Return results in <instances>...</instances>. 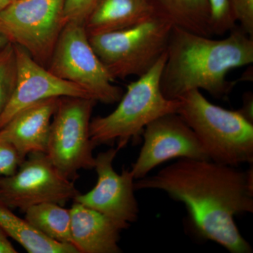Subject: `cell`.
I'll return each mask as SVG.
<instances>
[{"instance_id": "6da1fadb", "label": "cell", "mask_w": 253, "mask_h": 253, "mask_svg": "<svg viewBox=\"0 0 253 253\" xmlns=\"http://www.w3.org/2000/svg\"><path fill=\"white\" fill-rule=\"evenodd\" d=\"M134 186L161 190L183 203L202 239L232 253L253 252L234 220L239 214L253 212V167L245 171L211 160L179 158Z\"/></svg>"}, {"instance_id": "7a4b0ae2", "label": "cell", "mask_w": 253, "mask_h": 253, "mask_svg": "<svg viewBox=\"0 0 253 253\" xmlns=\"http://www.w3.org/2000/svg\"><path fill=\"white\" fill-rule=\"evenodd\" d=\"M253 63V37L237 25L221 40L174 26L160 82L161 91L169 99H179L194 89L223 99L235 85L226 80L228 73Z\"/></svg>"}, {"instance_id": "3957f363", "label": "cell", "mask_w": 253, "mask_h": 253, "mask_svg": "<svg viewBox=\"0 0 253 253\" xmlns=\"http://www.w3.org/2000/svg\"><path fill=\"white\" fill-rule=\"evenodd\" d=\"M177 113L194 131L208 158L239 167L253 162V123L237 111L212 104L199 89L179 99Z\"/></svg>"}, {"instance_id": "277c9868", "label": "cell", "mask_w": 253, "mask_h": 253, "mask_svg": "<svg viewBox=\"0 0 253 253\" xmlns=\"http://www.w3.org/2000/svg\"><path fill=\"white\" fill-rule=\"evenodd\" d=\"M166 52L136 81L128 84L117 107L107 116L91 119L90 138L95 146L117 141L119 151L139 139L149 123L165 115L177 113L179 99H167L161 89Z\"/></svg>"}, {"instance_id": "5b68a950", "label": "cell", "mask_w": 253, "mask_h": 253, "mask_svg": "<svg viewBox=\"0 0 253 253\" xmlns=\"http://www.w3.org/2000/svg\"><path fill=\"white\" fill-rule=\"evenodd\" d=\"M173 27L170 21L155 14L136 26L94 35L89 39L113 81L140 77L167 51Z\"/></svg>"}, {"instance_id": "8992f818", "label": "cell", "mask_w": 253, "mask_h": 253, "mask_svg": "<svg viewBox=\"0 0 253 253\" xmlns=\"http://www.w3.org/2000/svg\"><path fill=\"white\" fill-rule=\"evenodd\" d=\"M46 68L81 86L96 102L113 104L122 97L123 89L113 84L114 81L91 45L84 23H66Z\"/></svg>"}, {"instance_id": "52a82bcc", "label": "cell", "mask_w": 253, "mask_h": 253, "mask_svg": "<svg viewBox=\"0 0 253 253\" xmlns=\"http://www.w3.org/2000/svg\"><path fill=\"white\" fill-rule=\"evenodd\" d=\"M96 101L87 98H59L50 127L46 154L63 176L74 181L80 169L94 168L90 138L91 114Z\"/></svg>"}, {"instance_id": "ba28073f", "label": "cell", "mask_w": 253, "mask_h": 253, "mask_svg": "<svg viewBox=\"0 0 253 253\" xmlns=\"http://www.w3.org/2000/svg\"><path fill=\"white\" fill-rule=\"evenodd\" d=\"M66 0H16L0 12V36L44 67L66 24Z\"/></svg>"}, {"instance_id": "9c48e42d", "label": "cell", "mask_w": 253, "mask_h": 253, "mask_svg": "<svg viewBox=\"0 0 253 253\" xmlns=\"http://www.w3.org/2000/svg\"><path fill=\"white\" fill-rule=\"evenodd\" d=\"M79 194L73 181L58 170L46 153H32L14 174L0 177V201L23 212L44 203L63 206Z\"/></svg>"}, {"instance_id": "30bf717a", "label": "cell", "mask_w": 253, "mask_h": 253, "mask_svg": "<svg viewBox=\"0 0 253 253\" xmlns=\"http://www.w3.org/2000/svg\"><path fill=\"white\" fill-rule=\"evenodd\" d=\"M142 134L144 144L131 169L134 179L145 177L159 165L174 158L210 160L194 131L177 113L155 120Z\"/></svg>"}, {"instance_id": "8fae6325", "label": "cell", "mask_w": 253, "mask_h": 253, "mask_svg": "<svg viewBox=\"0 0 253 253\" xmlns=\"http://www.w3.org/2000/svg\"><path fill=\"white\" fill-rule=\"evenodd\" d=\"M118 152L111 148L95 157L97 181L86 194H79L74 201L121 222H135L139 217V205L134 196V177L131 169L115 171L113 163Z\"/></svg>"}, {"instance_id": "7c38bea8", "label": "cell", "mask_w": 253, "mask_h": 253, "mask_svg": "<svg viewBox=\"0 0 253 253\" xmlns=\"http://www.w3.org/2000/svg\"><path fill=\"white\" fill-rule=\"evenodd\" d=\"M14 46L16 83L9 102L0 115V129L20 111L42 100L63 96L93 99L81 86L50 72L22 47L15 44Z\"/></svg>"}, {"instance_id": "4fadbf2b", "label": "cell", "mask_w": 253, "mask_h": 253, "mask_svg": "<svg viewBox=\"0 0 253 253\" xmlns=\"http://www.w3.org/2000/svg\"><path fill=\"white\" fill-rule=\"evenodd\" d=\"M59 98L42 100L15 114L0 129L23 160L32 153H46L51 121Z\"/></svg>"}, {"instance_id": "5bb4252c", "label": "cell", "mask_w": 253, "mask_h": 253, "mask_svg": "<svg viewBox=\"0 0 253 253\" xmlns=\"http://www.w3.org/2000/svg\"><path fill=\"white\" fill-rule=\"evenodd\" d=\"M71 238L79 253H120L121 231L130 224L121 222L75 201L70 209Z\"/></svg>"}, {"instance_id": "9a60e30c", "label": "cell", "mask_w": 253, "mask_h": 253, "mask_svg": "<svg viewBox=\"0 0 253 253\" xmlns=\"http://www.w3.org/2000/svg\"><path fill=\"white\" fill-rule=\"evenodd\" d=\"M155 14L148 0H98L84 26L91 36L130 28Z\"/></svg>"}, {"instance_id": "2e32d148", "label": "cell", "mask_w": 253, "mask_h": 253, "mask_svg": "<svg viewBox=\"0 0 253 253\" xmlns=\"http://www.w3.org/2000/svg\"><path fill=\"white\" fill-rule=\"evenodd\" d=\"M156 14L176 26L206 37L213 36L208 0H148Z\"/></svg>"}, {"instance_id": "e0dca14e", "label": "cell", "mask_w": 253, "mask_h": 253, "mask_svg": "<svg viewBox=\"0 0 253 253\" xmlns=\"http://www.w3.org/2000/svg\"><path fill=\"white\" fill-rule=\"evenodd\" d=\"M0 228L30 253H79L72 245L49 239L0 201Z\"/></svg>"}, {"instance_id": "ac0fdd59", "label": "cell", "mask_w": 253, "mask_h": 253, "mask_svg": "<svg viewBox=\"0 0 253 253\" xmlns=\"http://www.w3.org/2000/svg\"><path fill=\"white\" fill-rule=\"evenodd\" d=\"M25 219L38 231L57 242L73 245L70 209L54 203L32 206L25 211Z\"/></svg>"}, {"instance_id": "d6986e66", "label": "cell", "mask_w": 253, "mask_h": 253, "mask_svg": "<svg viewBox=\"0 0 253 253\" xmlns=\"http://www.w3.org/2000/svg\"><path fill=\"white\" fill-rule=\"evenodd\" d=\"M16 56L14 44L0 47V115L9 102L16 83Z\"/></svg>"}, {"instance_id": "ffe728a7", "label": "cell", "mask_w": 253, "mask_h": 253, "mask_svg": "<svg viewBox=\"0 0 253 253\" xmlns=\"http://www.w3.org/2000/svg\"><path fill=\"white\" fill-rule=\"evenodd\" d=\"M213 36H224L236 26L230 0H208Z\"/></svg>"}, {"instance_id": "44dd1931", "label": "cell", "mask_w": 253, "mask_h": 253, "mask_svg": "<svg viewBox=\"0 0 253 253\" xmlns=\"http://www.w3.org/2000/svg\"><path fill=\"white\" fill-rule=\"evenodd\" d=\"M23 161L14 146L0 135V175L14 174Z\"/></svg>"}, {"instance_id": "7402d4cb", "label": "cell", "mask_w": 253, "mask_h": 253, "mask_svg": "<svg viewBox=\"0 0 253 253\" xmlns=\"http://www.w3.org/2000/svg\"><path fill=\"white\" fill-rule=\"evenodd\" d=\"M98 0H66L63 16L66 23H84Z\"/></svg>"}, {"instance_id": "603a6c76", "label": "cell", "mask_w": 253, "mask_h": 253, "mask_svg": "<svg viewBox=\"0 0 253 253\" xmlns=\"http://www.w3.org/2000/svg\"><path fill=\"white\" fill-rule=\"evenodd\" d=\"M236 23L249 36L253 37V0H230Z\"/></svg>"}, {"instance_id": "cb8c5ba5", "label": "cell", "mask_w": 253, "mask_h": 253, "mask_svg": "<svg viewBox=\"0 0 253 253\" xmlns=\"http://www.w3.org/2000/svg\"><path fill=\"white\" fill-rule=\"evenodd\" d=\"M253 96L252 92H247L244 94V105L242 108L239 109L241 114L250 122L253 123Z\"/></svg>"}, {"instance_id": "d4e9b609", "label": "cell", "mask_w": 253, "mask_h": 253, "mask_svg": "<svg viewBox=\"0 0 253 253\" xmlns=\"http://www.w3.org/2000/svg\"><path fill=\"white\" fill-rule=\"evenodd\" d=\"M8 236L0 228V253H17Z\"/></svg>"}, {"instance_id": "484cf974", "label": "cell", "mask_w": 253, "mask_h": 253, "mask_svg": "<svg viewBox=\"0 0 253 253\" xmlns=\"http://www.w3.org/2000/svg\"><path fill=\"white\" fill-rule=\"evenodd\" d=\"M14 0H0V12L5 8L7 7L11 3H12Z\"/></svg>"}, {"instance_id": "4316f807", "label": "cell", "mask_w": 253, "mask_h": 253, "mask_svg": "<svg viewBox=\"0 0 253 253\" xmlns=\"http://www.w3.org/2000/svg\"><path fill=\"white\" fill-rule=\"evenodd\" d=\"M6 42H6V40H5L2 36H0V47L4 46Z\"/></svg>"}, {"instance_id": "83f0119b", "label": "cell", "mask_w": 253, "mask_h": 253, "mask_svg": "<svg viewBox=\"0 0 253 253\" xmlns=\"http://www.w3.org/2000/svg\"><path fill=\"white\" fill-rule=\"evenodd\" d=\"M14 1H16V0H14Z\"/></svg>"}]
</instances>
